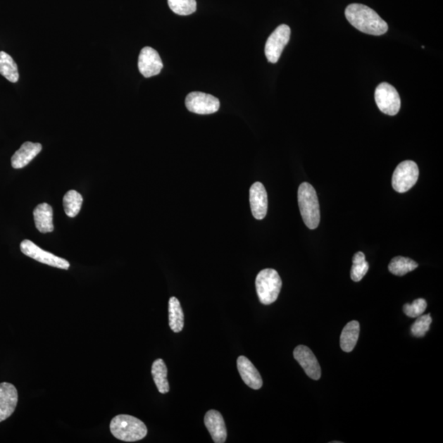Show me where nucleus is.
Returning <instances> with one entry per match:
<instances>
[{
  "label": "nucleus",
  "instance_id": "1",
  "mask_svg": "<svg viewBox=\"0 0 443 443\" xmlns=\"http://www.w3.org/2000/svg\"><path fill=\"white\" fill-rule=\"evenodd\" d=\"M345 15L348 22L361 32L381 36L387 32V23L366 5L351 4L346 8Z\"/></svg>",
  "mask_w": 443,
  "mask_h": 443
},
{
  "label": "nucleus",
  "instance_id": "2",
  "mask_svg": "<svg viewBox=\"0 0 443 443\" xmlns=\"http://www.w3.org/2000/svg\"><path fill=\"white\" fill-rule=\"evenodd\" d=\"M298 204L304 223L307 227L316 229L320 222V208L316 189L303 182L298 189Z\"/></svg>",
  "mask_w": 443,
  "mask_h": 443
},
{
  "label": "nucleus",
  "instance_id": "3",
  "mask_svg": "<svg viewBox=\"0 0 443 443\" xmlns=\"http://www.w3.org/2000/svg\"><path fill=\"white\" fill-rule=\"evenodd\" d=\"M112 435L123 442H137L147 435V428L137 418L129 415H119L111 423Z\"/></svg>",
  "mask_w": 443,
  "mask_h": 443
},
{
  "label": "nucleus",
  "instance_id": "4",
  "mask_svg": "<svg viewBox=\"0 0 443 443\" xmlns=\"http://www.w3.org/2000/svg\"><path fill=\"white\" fill-rule=\"evenodd\" d=\"M282 282L280 275L273 268L263 270L256 277V292L263 305L275 302L281 292Z\"/></svg>",
  "mask_w": 443,
  "mask_h": 443
},
{
  "label": "nucleus",
  "instance_id": "5",
  "mask_svg": "<svg viewBox=\"0 0 443 443\" xmlns=\"http://www.w3.org/2000/svg\"><path fill=\"white\" fill-rule=\"evenodd\" d=\"M419 168L414 161L401 162L392 175V187L397 192L405 193L416 185L419 178Z\"/></svg>",
  "mask_w": 443,
  "mask_h": 443
},
{
  "label": "nucleus",
  "instance_id": "6",
  "mask_svg": "<svg viewBox=\"0 0 443 443\" xmlns=\"http://www.w3.org/2000/svg\"><path fill=\"white\" fill-rule=\"evenodd\" d=\"M375 101L378 108L383 113L394 116L401 108V98L395 87L387 82L378 85L376 88Z\"/></svg>",
  "mask_w": 443,
  "mask_h": 443
},
{
  "label": "nucleus",
  "instance_id": "7",
  "mask_svg": "<svg viewBox=\"0 0 443 443\" xmlns=\"http://www.w3.org/2000/svg\"><path fill=\"white\" fill-rule=\"evenodd\" d=\"M290 36L291 29L285 24L280 25L270 35L267 39L265 49L268 62L276 63L280 61L283 49L289 42Z\"/></svg>",
  "mask_w": 443,
  "mask_h": 443
},
{
  "label": "nucleus",
  "instance_id": "8",
  "mask_svg": "<svg viewBox=\"0 0 443 443\" xmlns=\"http://www.w3.org/2000/svg\"><path fill=\"white\" fill-rule=\"evenodd\" d=\"M20 248H21V251L25 256L32 258L33 260L39 263H44V265L62 268V270H68L69 267H70V263H69L68 261L64 260L63 258L58 257L54 255V254L42 250V249L37 247L36 244L33 243L32 241H23L21 245H20Z\"/></svg>",
  "mask_w": 443,
  "mask_h": 443
},
{
  "label": "nucleus",
  "instance_id": "9",
  "mask_svg": "<svg viewBox=\"0 0 443 443\" xmlns=\"http://www.w3.org/2000/svg\"><path fill=\"white\" fill-rule=\"evenodd\" d=\"M186 106L189 111L196 114H212L220 107V99L211 94L203 92H192L186 98Z\"/></svg>",
  "mask_w": 443,
  "mask_h": 443
},
{
  "label": "nucleus",
  "instance_id": "10",
  "mask_svg": "<svg viewBox=\"0 0 443 443\" xmlns=\"http://www.w3.org/2000/svg\"><path fill=\"white\" fill-rule=\"evenodd\" d=\"M163 67L161 58L156 49L151 47L142 49L138 59V68L144 77L148 78L157 76L161 73Z\"/></svg>",
  "mask_w": 443,
  "mask_h": 443
},
{
  "label": "nucleus",
  "instance_id": "11",
  "mask_svg": "<svg viewBox=\"0 0 443 443\" xmlns=\"http://www.w3.org/2000/svg\"><path fill=\"white\" fill-rule=\"evenodd\" d=\"M293 356L308 377L313 380H320L321 368L310 348L303 345L298 346L295 348Z\"/></svg>",
  "mask_w": 443,
  "mask_h": 443
},
{
  "label": "nucleus",
  "instance_id": "12",
  "mask_svg": "<svg viewBox=\"0 0 443 443\" xmlns=\"http://www.w3.org/2000/svg\"><path fill=\"white\" fill-rule=\"evenodd\" d=\"M18 395L11 383H0V422L7 420L16 409Z\"/></svg>",
  "mask_w": 443,
  "mask_h": 443
},
{
  "label": "nucleus",
  "instance_id": "13",
  "mask_svg": "<svg viewBox=\"0 0 443 443\" xmlns=\"http://www.w3.org/2000/svg\"><path fill=\"white\" fill-rule=\"evenodd\" d=\"M250 203L254 218L261 220L267 215L268 195L265 186L256 182L250 189Z\"/></svg>",
  "mask_w": 443,
  "mask_h": 443
},
{
  "label": "nucleus",
  "instance_id": "14",
  "mask_svg": "<svg viewBox=\"0 0 443 443\" xmlns=\"http://www.w3.org/2000/svg\"><path fill=\"white\" fill-rule=\"evenodd\" d=\"M237 369L244 382L252 389L258 390L263 386L261 373L255 366L246 356H239L237 359Z\"/></svg>",
  "mask_w": 443,
  "mask_h": 443
},
{
  "label": "nucleus",
  "instance_id": "15",
  "mask_svg": "<svg viewBox=\"0 0 443 443\" xmlns=\"http://www.w3.org/2000/svg\"><path fill=\"white\" fill-rule=\"evenodd\" d=\"M205 425L216 443H223L227 439L225 422L220 412L216 410L208 411L205 416Z\"/></svg>",
  "mask_w": 443,
  "mask_h": 443
},
{
  "label": "nucleus",
  "instance_id": "16",
  "mask_svg": "<svg viewBox=\"0 0 443 443\" xmlns=\"http://www.w3.org/2000/svg\"><path fill=\"white\" fill-rule=\"evenodd\" d=\"M42 146L39 143L27 142L23 144L18 151L13 154L11 162L12 167L20 169L26 167L34 158L42 151Z\"/></svg>",
  "mask_w": 443,
  "mask_h": 443
},
{
  "label": "nucleus",
  "instance_id": "17",
  "mask_svg": "<svg viewBox=\"0 0 443 443\" xmlns=\"http://www.w3.org/2000/svg\"><path fill=\"white\" fill-rule=\"evenodd\" d=\"M35 224L39 232L48 233L54 231L53 208L46 203L39 204L33 212Z\"/></svg>",
  "mask_w": 443,
  "mask_h": 443
},
{
  "label": "nucleus",
  "instance_id": "18",
  "mask_svg": "<svg viewBox=\"0 0 443 443\" xmlns=\"http://www.w3.org/2000/svg\"><path fill=\"white\" fill-rule=\"evenodd\" d=\"M360 323L358 321H351L343 328L340 338L342 350L345 352H351L354 350L360 335Z\"/></svg>",
  "mask_w": 443,
  "mask_h": 443
},
{
  "label": "nucleus",
  "instance_id": "19",
  "mask_svg": "<svg viewBox=\"0 0 443 443\" xmlns=\"http://www.w3.org/2000/svg\"><path fill=\"white\" fill-rule=\"evenodd\" d=\"M169 326L174 332H180L184 327V313L180 302L176 297H171L168 301Z\"/></svg>",
  "mask_w": 443,
  "mask_h": 443
},
{
  "label": "nucleus",
  "instance_id": "20",
  "mask_svg": "<svg viewBox=\"0 0 443 443\" xmlns=\"http://www.w3.org/2000/svg\"><path fill=\"white\" fill-rule=\"evenodd\" d=\"M151 373L158 391L162 394H166L170 390V387H169L168 369L166 363L162 359L154 361Z\"/></svg>",
  "mask_w": 443,
  "mask_h": 443
},
{
  "label": "nucleus",
  "instance_id": "21",
  "mask_svg": "<svg viewBox=\"0 0 443 443\" xmlns=\"http://www.w3.org/2000/svg\"><path fill=\"white\" fill-rule=\"evenodd\" d=\"M0 74L10 82L16 83L19 79L17 63L6 52H0Z\"/></svg>",
  "mask_w": 443,
  "mask_h": 443
},
{
  "label": "nucleus",
  "instance_id": "22",
  "mask_svg": "<svg viewBox=\"0 0 443 443\" xmlns=\"http://www.w3.org/2000/svg\"><path fill=\"white\" fill-rule=\"evenodd\" d=\"M419 266L418 263L410 258L397 256L393 258L388 266V270L392 275L404 276L408 273L414 271Z\"/></svg>",
  "mask_w": 443,
  "mask_h": 443
},
{
  "label": "nucleus",
  "instance_id": "23",
  "mask_svg": "<svg viewBox=\"0 0 443 443\" xmlns=\"http://www.w3.org/2000/svg\"><path fill=\"white\" fill-rule=\"evenodd\" d=\"M83 198L77 191H69L63 197L64 211L69 218L76 217L81 211Z\"/></svg>",
  "mask_w": 443,
  "mask_h": 443
},
{
  "label": "nucleus",
  "instance_id": "24",
  "mask_svg": "<svg viewBox=\"0 0 443 443\" xmlns=\"http://www.w3.org/2000/svg\"><path fill=\"white\" fill-rule=\"evenodd\" d=\"M353 265L351 270V277L354 282H360L369 271V263L366 261L365 254L357 252L353 256Z\"/></svg>",
  "mask_w": 443,
  "mask_h": 443
},
{
  "label": "nucleus",
  "instance_id": "25",
  "mask_svg": "<svg viewBox=\"0 0 443 443\" xmlns=\"http://www.w3.org/2000/svg\"><path fill=\"white\" fill-rule=\"evenodd\" d=\"M169 8L173 13L187 16L196 11V0H168Z\"/></svg>",
  "mask_w": 443,
  "mask_h": 443
},
{
  "label": "nucleus",
  "instance_id": "26",
  "mask_svg": "<svg viewBox=\"0 0 443 443\" xmlns=\"http://www.w3.org/2000/svg\"><path fill=\"white\" fill-rule=\"evenodd\" d=\"M432 320L429 315L420 316L418 317L416 321L411 326L412 335L416 337H425L426 333L429 332L430 325Z\"/></svg>",
  "mask_w": 443,
  "mask_h": 443
},
{
  "label": "nucleus",
  "instance_id": "27",
  "mask_svg": "<svg viewBox=\"0 0 443 443\" xmlns=\"http://www.w3.org/2000/svg\"><path fill=\"white\" fill-rule=\"evenodd\" d=\"M428 306L427 301L425 299H417L412 304H406L403 306V311L408 317L418 318L424 313Z\"/></svg>",
  "mask_w": 443,
  "mask_h": 443
}]
</instances>
